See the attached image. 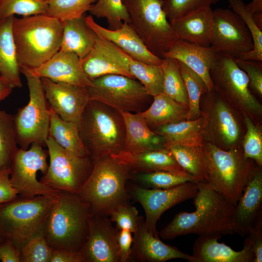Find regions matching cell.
<instances>
[{
    "mask_svg": "<svg viewBox=\"0 0 262 262\" xmlns=\"http://www.w3.org/2000/svg\"><path fill=\"white\" fill-rule=\"evenodd\" d=\"M194 196L196 210L177 213L159 232L163 239L196 234L199 236L232 234L231 219L235 205L207 182H198Z\"/></svg>",
    "mask_w": 262,
    "mask_h": 262,
    "instance_id": "1",
    "label": "cell"
},
{
    "mask_svg": "<svg viewBox=\"0 0 262 262\" xmlns=\"http://www.w3.org/2000/svg\"><path fill=\"white\" fill-rule=\"evenodd\" d=\"M91 161V173L76 195L86 206L90 215L110 216L118 206L129 203L131 198L127 182L132 173L127 165L111 155Z\"/></svg>",
    "mask_w": 262,
    "mask_h": 262,
    "instance_id": "2",
    "label": "cell"
},
{
    "mask_svg": "<svg viewBox=\"0 0 262 262\" xmlns=\"http://www.w3.org/2000/svg\"><path fill=\"white\" fill-rule=\"evenodd\" d=\"M12 33L20 68H34L60 50L63 23L46 14L13 16Z\"/></svg>",
    "mask_w": 262,
    "mask_h": 262,
    "instance_id": "3",
    "label": "cell"
},
{
    "mask_svg": "<svg viewBox=\"0 0 262 262\" xmlns=\"http://www.w3.org/2000/svg\"><path fill=\"white\" fill-rule=\"evenodd\" d=\"M89 216L86 206L76 194L61 192L44 231L48 244L53 249L81 253L88 235Z\"/></svg>",
    "mask_w": 262,
    "mask_h": 262,
    "instance_id": "4",
    "label": "cell"
},
{
    "mask_svg": "<svg viewBox=\"0 0 262 262\" xmlns=\"http://www.w3.org/2000/svg\"><path fill=\"white\" fill-rule=\"evenodd\" d=\"M79 131L91 160L124 150L125 127L122 116L119 111L102 103L88 102Z\"/></svg>",
    "mask_w": 262,
    "mask_h": 262,
    "instance_id": "5",
    "label": "cell"
},
{
    "mask_svg": "<svg viewBox=\"0 0 262 262\" xmlns=\"http://www.w3.org/2000/svg\"><path fill=\"white\" fill-rule=\"evenodd\" d=\"M202 147L207 165V182L236 205L256 164L244 157L242 146L224 150L203 141Z\"/></svg>",
    "mask_w": 262,
    "mask_h": 262,
    "instance_id": "6",
    "label": "cell"
},
{
    "mask_svg": "<svg viewBox=\"0 0 262 262\" xmlns=\"http://www.w3.org/2000/svg\"><path fill=\"white\" fill-rule=\"evenodd\" d=\"M50 197L37 196L16 198L0 205V236L19 248L31 238L44 233L54 202Z\"/></svg>",
    "mask_w": 262,
    "mask_h": 262,
    "instance_id": "7",
    "label": "cell"
},
{
    "mask_svg": "<svg viewBox=\"0 0 262 262\" xmlns=\"http://www.w3.org/2000/svg\"><path fill=\"white\" fill-rule=\"evenodd\" d=\"M200 108L204 142L224 150L242 146L241 118L224 98L213 88L202 95Z\"/></svg>",
    "mask_w": 262,
    "mask_h": 262,
    "instance_id": "8",
    "label": "cell"
},
{
    "mask_svg": "<svg viewBox=\"0 0 262 262\" xmlns=\"http://www.w3.org/2000/svg\"><path fill=\"white\" fill-rule=\"evenodd\" d=\"M129 24L147 49L163 58L179 39L163 9L164 0H122Z\"/></svg>",
    "mask_w": 262,
    "mask_h": 262,
    "instance_id": "9",
    "label": "cell"
},
{
    "mask_svg": "<svg viewBox=\"0 0 262 262\" xmlns=\"http://www.w3.org/2000/svg\"><path fill=\"white\" fill-rule=\"evenodd\" d=\"M210 74L213 89L243 116H249L256 123L262 120V105L250 91L248 78L233 56L217 52Z\"/></svg>",
    "mask_w": 262,
    "mask_h": 262,
    "instance_id": "10",
    "label": "cell"
},
{
    "mask_svg": "<svg viewBox=\"0 0 262 262\" xmlns=\"http://www.w3.org/2000/svg\"><path fill=\"white\" fill-rule=\"evenodd\" d=\"M20 71L27 79L29 100L13 116L17 143L20 148L27 149L33 143L45 144L49 136V107L40 78L25 68H20Z\"/></svg>",
    "mask_w": 262,
    "mask_h": 262,
    "instance_id": "11",
    "label": "cell"
},
{
    "mask_svg": "<svg viewBox=\"0 0 262 262\" xmlns=\"http://www.w3.org/2000/svg\"><path fill=\"white\" fill-rule=\"evenodd\" d=\"M49 164L39 180L60 192L77 194L89 176L92 162L89 156H79L58 145L49 136L45 142Z\"/></svg>",
    "mask_w": 262,
    "mask_h": 262,
    "instance_id": "12",
    "label": "cell"
},
{
    "mask_svg": "<svg viewBox=\"0 0 262 262\" xmlns=\"http://www.w3.org/2000/svg\"><path fill=\"white\" fill-rule=\"evenodd\" d=\"M87 87L90 100H95L118 111L138 113L151 96L136 79L118 74H107L92 81Z\"/></svg>",
    "mask_w": 262,
    "mask_h": 262,
    "instance_id": "13",
    "label": "cell"
},
{
    "mask_svg": "<svg viewBox=\"0 0 262 262\" xmlns=\"http://www.w3.org/2000/svg\"><path fill=\"white\" fill-rule=\"evenodd\" d=\"M48 151L42 145L33 143L29 149L18 148L10 168V180L12 186L23 197L44 196L56 200L60 191L47 186L37 179V172L45 175L49 165Z\"/></svg>",
    "mask_w": 262,
    "mask_h": 262,
    "instance_id": "14",
    "label": "cell"
},
{
    "mask_svg": "<svg viewBox=\"0 0 262 262\" xmlns=\"http://www.w3.org/2000/svg\"><path fill=\"white\" fill-rule=\"evenodd\" d=\"M131 198L139 202L145 213L147 229L159 237L156 225L163 213L170 208L193 198L198 190L197 183L188 181L169 189H149L136 184L127 187Z\"/></svg>",
    "mask_w": 262,
    "mask_h": 262,
    "instance_id": "15",
    "label": "cell"
},
{
    "mask_svg": "<svg viewBox=\"0 0 262 262\" xmlns=\"http://www.w3.org/2000/svg\"><path fill=\"white\" fill-rule=\"evenodd\" d=\"M213 24L211 47L216 52L228 53L239 58L253 48V39L246 24L231 10H213Z\"/></svg>",
    "mask_w": 262,
    "mask_h": 262,
    "instance_id": "16",
    "label": "cell"
},
{
    "mask_svg": "<svg viewBox=\"0 0 262 262\" xmlns=\"http://www.w3.org/2000/svg\"><path fill=\"white\" fill-rule=\"evenodd\" d=\"M40 79L49 108L63 119L75 123L79 128L90 101L87 87Z\"/></svg>",
    "mask_w": 262,
    "mask_h": 262,
    "instance_id": "17",
    "label": "cell"
},
{
    "mask_svg": "<svg viewBox=\"0 0 262 262\" xmlns=\"http://www.w3.org/2000/svg\"><path fill=\"white\" fill-rule=\"evenodd\" d=\"M118 230L107 216L90 215L88 235L81 251L84 262H120Z\"/></svg>",
    "mask_w": 262,
    "mask_h": 262,
    "instance_id": "18",
    "label": "cell"
},
{
    "mask_svg": "<svg viewBox=\"0 0 262 262\" xmlns=\"http://www.w3.org/2000/svg\"><path fill=\"white\" fill-rule=\"evenodd\" d=\"M262 222V169L255 166L236 204L231 219L233 233L246 236Z\"/></svg>",
    "mask_w": 262,
    "mask_h": 262,
    "instance_id": "19",
    "label": "cell"
},
{
    "mask_svg": "<svg viewBox=\"0 0 262 262\" xmlns=\"http://www.w3.org/2000/svg\"><path fill=\"white\" fill-rule=\"evenodd\" d=\"M95 46L110 60L137 79L151 96L163 92V75L161 65L138 61L112 43L97 35Z\"/></svg>",
    "mask_w": 262,
    "mask_h": 262,
    "instance_id": "20",
    "label": "cell"
},
{
    "mask_svg": "<svg viewBox=\"0 0 262 262\" xmlns=\"http://www.w3.org/2000/svg\"><path fill=\"white\" fill-rule=\"evenodd\" d=\"M87 25L99 37L108 41L132 58L142 63L161 65V58L152 53L129 23L123 22L116 30H110L97 23L93 16H85Z\"/></svg>",
    "mask_w": 262,
    "mask_h": 262,
    "instance_id": "21",
    "label": "cell"
},
{
    "mask_svg": "<svg viewBox=\"0 0 262 262\" xmlns=\"http://www.w3.org/2000/svg\"><path fill=\"white\" fill-rule=\"evenodd\" d=\"M23 68L33 75L46 78L55 82L87 87L93 85L92 81L83 70L81 59L74 53L69 51L59 50L38 67Z\"/></svg>",
    "mask_w": 262,
    "mask_h": 262,
    "instance_id": "22",
    "label": "cell"
},
{
    "mask_svg": "<svg viewBox=\"0 0 262 262\" xmlns=\"http://www.w3.org/2000/svg\"><path fill=\"white\" fill-rule=\"evenodd\" d=\"M144 220V217L140 216L137 229L133 233L129 262H164L174 259H182L193 262L192 255L163 243L159 237L148 231Z\"/></svg>",
    "mask_w": 262,
    "mask_h": 262,
    "instance_id": "23",
    "label": "cell"
},
{
    "mask_svg": "<svg viewBox=\"0 0 262 262\" xmlns=\"http://www.w3.org/2000/svg\"><path fill=\"white\" fill-rule=\"evenodd\" d=\"M222 235L199 236L192 255L193 262H255L251 242L247 236L243 249L236 251L218 240Z\"/></svg>",
    "mask_w": 262,
    "mask_h": 262,
    "instance_id": "24",
    "label": "cell"
},
{
    "mask_svg": "<svg viewBox=\"0 0 262 262\" xmlns=\"http://www.w3.org/2000/svg\"><path fill=\"white\" fill-rule=\"evenodd\" d=\"M111 156L127 165L132 174L164 171L190 174L179 164L171 151L164 147L138 153L123 150Z\"/></svg>",
    "mask_w": 262,
    "mask_h": 262,
    "instance_id": "25",
    "label": "cell"
},
{
    "mask_svg": "<svg viewBox=\"0 0 262 262\" xmlns=\"http://www.w3.org/2000/svg\"><path fill=\"white\" fill-rule=\"evenodd\" d=\"M217 53L211 47H203L178 39L165 53L164 58H174L184 64L201 78L210 91L213 88L210 71Z\"/></svg>",
    "mask_w": 262,
    "mask_h": 262,
    "instance_id": "26",
    "label": "cell"
},
{
    "mask_svg": "<svg viewBox=\"0 0 262 262\" xmlns=\"http://www.w3.org/2000/svg\"><path fill=\"white\" fill-rule=\"evenodd\" d=\"M179 39L201 46H211L213 24L211 7L192 12L170 22Z\"/></svg>",
    "mask_w": 262,
    "mask_h": 262,
    "instance_id": "27",
    "label": "cell"
},
{
    "mask_svg": "<svg viewBox=\"0 0 262 262\" xmlns=\"http://www.w3.org/2000/svg\"><path fill=\"white\" fill-rule=\"evenodd\" d=\"M119 112L125 127L124 151L138 153L164 147L162 137L150 128L139 113Z\"/></svg>",
    "mask_w": 262,
    "mask_h": 262,
    "instance_id": "28",
    "label": "cell"
},
{
    "mask_svg": "<svg viewBox=\"0 0 262 262\" xmlns=\"http://www.w3.org/2000/svg\"><path fill=\"white\" fill-rule=\"evenodd\" d=\"M13 17L0 20V74L13 89L21 88L22 84L12 33Z\"/></svg>",
    "mask_w": 262,
    "mask_h": 262,
    "instance_id": "29",
    "label": "cell"
},
{
    "mask_svg": "<svg viewBox=\"0 0 262 262\" xmlns=\"http://www.w3.org/2000/svg\"><path fill=\"white\" fill-rule=\"evenodd\" d=\"M85 16L62 22L63 34L60 50L76 54L81 59L94 48L97 35L86 23Z\"/></svg>",
    "mask_w": 262,
    "mask_h": 262,
    "instance_id": "30",
    "label": "cell"
},
{
    "mask_svg": "<svg viewBox=\"0 0 262 262\" xmlns=\"http://www.w3.org/2000/svg\"><path fill=\"white\" fill-rule=\"evenodd\" d=\"M153 97L149 107L139 113L152 130L165 124L186 120L188 106L163 92Z\"/></svg>",
    "mask_w": 262,
    "mask_h": 262,
    "instance_id": "31",
    "label": "cell"
},
{
    "mask_svg": "<svg viewBox=\"0 0 262 262\" xmlns=\"http://www.w3.org/2000/svg\"><path fill=\"white\" fill-rule=\"evenodd\" d=\"M203 118L184 120L157 127L152 131L162 137L163 147L172 145L201 146Z\"/></svg>",
    "mask_w": 262,
    "mask_h": 262,
    "instance_id": "32",
    "label": "cell"
},
{
    "mask_svg": "<svg viewBox=\"0 0 262 262\" xmlns=\"http://www.w3.org/2000/svg\"><path fill=\"white\" fill-rule=\"evenodd\" d=\"M49 115V135L62 147L76 155L89 156L81 137L79 126L75 123L63 119L50 108Z\"/></svg>",
    "mask_w": 262,
    "mask_h": 262,
    "instance_id": "33",
    "label": "cell"
},
{
    "mask_svg": "<svg viewBox=\"0 0 262 262\" xmlns=\"http://www.w3.org/2000/svg\"><path fill=\"white\" fill-rule=\"evenodd\" d=\"M169 149L179 164L199 182H207L206 160L202 146L172 145L164 147Z\"/></svg>",
    "mask_w": 262,
    "mask_h": 262,
    "instance_id": "34",
    "label": "cell"
},
{
    "mask_svg": "<svg viewBox=\"0 0 262 262\" xmlns=\"http://www.w3.org/2000/svg\"><path fill=\"white\" fill-rule=\"evenodd\" d=\"M163 75V92L176 101L188 106V96L179 61L164 57L161 65Z\"/></svg>",
    "mask_w": 262,
    "mask_h": 262,
    "instance_id": "35",
    "label": "cell"
},
{
    "mask_svg": "<svg viewBox=\"0 0 262 262\" xmlns=\"http://www.w3.org/2000/svg\"><path fill=\"white\" fill-rule=\"evenodd\" d=\"M17 145L13 116L0 110V171L10 168Z\"/></svg>",
    "mask_w": 262,
    "mask_h": 262,
    "instance_id": "36",
    "label": "cell"
},
{
    "mask_svg": "<svg viewBox=\"0 0 262 262\" xmlns=\"http://www.w3.org/2000/svg\"><path fill=\"white\" fill-rule=\"evenodd\" d=\"M131 179L138 182L140 186L149 189H169L188 181L199 182L191 175L164 171L132 174Z\"/></svg>",
    "mask_w": 262,
    "mask_h": 262,
    "instance_id": "37",
    "label": "cell"
},
{
    "mask_svg": "<svg viewBox=\"0 0 262 262\" xmlns=\"http://www.w3.org/2000/svg\"><path fill=\"white\" fill-rule=\"evenodd\" d=\"M83 70L92 81L107 74L122 75L135 79L129 73L110 60L95 46L91 51L81 59Z\"/></svg>",
    "mask_w": 262,
    "mask_h": 262,
    "instance_id": "38",
    "label": "cell"
},
{
    "mask_svg": "<svg viewBox=\"0 0 262 262\" xmlns=\"http://www.w3.org/2000/svg\"><path fill=\"white\" fill-rule=\"evenodd\" d=\"M231 10L239 16L246 24L251 35L253 48L240 56L242 60H253L262 61V30L255 23L250 11L243 0H229Z\"/></svg>",
    "mask_w": 262,
    "mask_h": 262,
    "instance_id": "39",
    "label": "cell"
},
{
    "mask_svg": "<svg viewBox=\"0 0 262 262\" xmlns=\"http://www.w3.org/2000/svg\"><path fill=\"white\" fill-rule=\"evenodd\" d=\"M179 63L188 96V111L186 120L196 119L201 116L200 103L201 97L208 90L198 75L184 64L180 61Z\"/></svg>",
    "mask_w": 262,
    "mask_h": 262,
    "instance_id": "40",
    "label": "cell"
},
{
    "mask_svg": "<svg viewBox=\"0 0 262 262\" xmlns=\"http://www.w3.org/2000/svg\"><path fill=\"white\" fill-rule=\"evenodd\" d=\"M88 12L98 18H105L110 30H116L123 22H129V16L122 0H97Z\"/></svg>",
    "mask_w": 262,
    "mask_h": 262,
    "instance_id": "41",
    "label": "cell"
},
{
    "mask_svg": "<svg viewBox=\"0 0 262 262\" xmlns=\"http://www.w3.org/2000/svg\"><path fill=\"white\" fill-rule=\"evenodd\" d=\"M46 14L62 22L81 17L97 0H46Z\"/></svg>",
    "mask_w": 262,
    "mask_h": 262,
    "instance_id": "42",
    "label": "cell"
},
{
    "mask_svg": "<svg viewBox=\"0 0 262 262\" xmlns=\"http://www.w3.org/2000/svg\"><path fill=\"white\" fill-rule=\"evenodd\" d=\"M243 116L246 127L242 147L246 159L253 160L259 166H262V131L261 126L256 124L248 115Z\"/></svg>",
    "mask_w": 262,
    "mask_h": 262,
    "instance_id": "43",
    "label": "cell"
},
{
    "mask_svg": "<svg viewBox=\"0 0 262 262\" xmlns=\"http://www.w3.org/2000/svg\"><path fill=\"white\" fill-rule=\"evenodd\" d=\"M46 0H0V20L15 15L23 16L46 14Z\"/></svg>",
    "mask_w": 262,
    "mask_h": 262,
    "instance_id": "44",
    "label": "cell"
},
{
    "mask_svg": "<svg viewBox=\"0 0 262 262\" xmlns=\"http://www.w3.org/2000/svg\"><path fill=\"white\" fill-rule=\"evenodd\" d=\"M53 250L44 233L38 234L31 238L20 248V262H50Z\"/></svg>",
    "mask_w": 262,
    "mask_h": 262,
    "instance_id": "45",
    "label": "cell"
},
{
    "mask_svg": "<svg viewBox=\"0 0 262 262\" xmlns=\"http://www.w3.org/2000/svg\"><path fill=\"white\" fill-rule=\"evenodd\" d=\"M219 0H164L163 9L171 22L201 9L210 7Z\"/></svg>",
    "mask_w": 262,
    "mask_h": 262,
    "instance_id": "46",
    "label": "cell"
},
{
    "mask_svg": "<svg viewBox=\"0 0 262 262\" xmlns=\"http://www.w3.org/2000/svg\"><path fill=\"white\" fill-rule=\"evenodd\" d=\"M112 222L116 223L118 229H126L134 233L137 228L140 216L136 207L129 203L116 207L110 215Z\"/></svg>",
    "mask_w": 262,
    "mask_h": 262,
    "instance_id": "47",
    "label": "cell"
},
{
    "mask_svg": "<svg viewBox=\"0 0 262 262\" xmlns=\"http://www.w3.org/2000/svg\"><path fill=\"white\" fill-rule=\"evenodd\" d=\"M235 62L246 74L249 80V88L262 97V61L235 58Z\"/></svg>",
    "mask_w": 262,
    "mask_h": 262,
    "instance_id": "48",
    "label": "cell"
},
{
    "mask_svg": "<svg viewBox=\"0 0 262 262\" xmlns=\"http://www.w3.org/2000/svg\"><path fill=\"white\" fill-rule=\"evenodd\" d=\"M18 196L10 180V169L0 171V205Z\"/></svg>",
    "mask_w": 262,
    "mask_h": 262,
    "instance_id": "49",
    "label": "cell"
},
{
    "mask_svg": "<svg viewBox=\"0 0 262 262\" xmlns=\"http://www.w3.org/2000/svg\"><path fill=\"white\" fill-rule=\"evenodd\" d=\"M20 249L10 240L2 237L0 239V261L2 262H20Z\"/></svg>",
    "mask_w": 262,
    "mask_h": 262,
    "instance_id": "50",
    "label": "cell"
},
{
    "mask_svg": "<svg viewBox=\"0 0 262 262\" xmlns=\"http://www.w3.org/2000/svg\"><path fill=\"white\" fill-rule=\"evenodd\" d=\"M132 232L126 229H118L117 241L120 256V262H128L130 260L133 243Z\"/></svg>",
    "mask_w": 262,
    "mask_h": 262,
    "instance_id": "51",
    "label": "cell"
},
{
    "mask_svg": "<svg viewBox=\"0 0 262 262\" xmlns=\"http://www.w3.org/2000/svg\"><path fill=\"white\" fill-rule=\"evenodd\" d=\"M247 236L252 244L255 262H262V222L252 228Z\"/></svg>",
    "mask_w": 262,
    "mask_h": 262,
    "instance_id": "52",
    "label": "cell"
},
{
    "mask_svg": "<svg viewBox=\"0 0 262 262\" xmlns=\"http://www.w3.org/2000/svg\"><path fill=\"white\" fill-rule=\"evenodd\" d=\"M50 262H84L81 253L63 249H53Z\"/></svg>",
    "mask_w": 262,
    "mask_h": 262,
    "instance_id": "53",
    "label": "cell"
},
{
    "mask_svg": "<svg viewBox=\"0 0 262 262\" xmlns=\"http://www.w3.org/2000/svg\"><path fill=\"white\" fill-rule=\"evenodd\" d=\"M13 88L0 74V102L6 98L11 93Z\"/></svg>",
    "mask_w": 262,
    "mask_h": 262,
    "instance_id": "54",
    "label": "cell"
},
{
    "mask_svg": "<svg viewBox=\"0 0 262 262\" xmlns=\"http://www.w3.org/2000/svg\"><path fill=\"white\" fill-rule=\"evenodd\" d=\"M246 5L253 14L262 12V0H253Z\"/></svg>",
    "mask_w": 262,
    "mask_h": 262,
    "instance_id": "55",
    "label": "cell"
},
{
    "mask_svg": "<svg viewBox=\"0 0 262 262\" xmlns=\"http://www.w3.org/2000/svg\"><path fill=\"white\" fill-rule=\"evenodd\" d=\"M252 17L257 26L262 30V12L253 14Z\"/></svg>",
    "mask_w": 262,
    "mask_h": 262,
    "instance_id": "56",
    "label": "cell"
},
{
    "mask_svg": "<svg viewBox=\"0 0 262 262\" xmlns=\"http://www.w3.org/2000/svg\"><path fill=\"white\" fill-rule=\"evenodd\" d=\"M2 237L0 236V239H1Z\"/></svg>",
    "mask_w": 262,
    "mask_h": 262,
    "instance_id": "57",
    "label": "cell"
}]
</instances>
